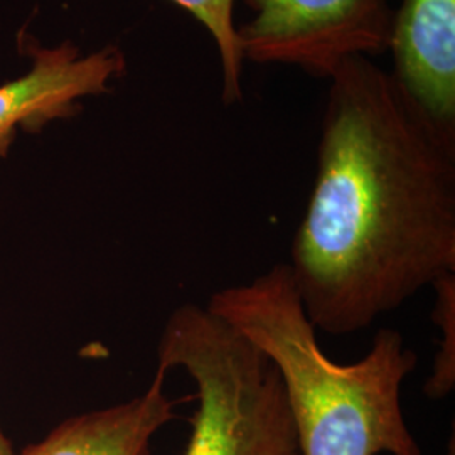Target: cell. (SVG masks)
Segmentation results:
<instances>
[{
	"instance_id": "obj_9",
	"label": "cell",
	"mask_w": 455,
	"mask_h": 455,
	"mask_svg": "<svg viewBox=\"0 0 455 455\" xmlns=\"http://www.w3.org/2000/svg\"><path fill=\"white\" fill-rule=\"evenodd\" d=\"M432 289L435 291L432 319L439 327L442 339L432 373L425 383V395L432 400H442L455 388V274L442 276Z\"/></svg>"
},
{
	"instance_id": "obj_11",
	"label": "cell",
	"mask_w": 455,
	"mask_h": 455,
	"mask_svg": "<svg viewBox=\"0 0 455 455\" xmlns=\"http://www.w3.org/2000/svg\"><path fill=\"white\" fill-rule=\"evenodd\" d=\"M447 455H455L454 439L451 440V449L447 451Z\"/></svg>"
},
{
	"instance_id": "obj_8",
	"label": "cell",
	"mask_w": 455,
	"mask_h": 455,
	"mask_svg": "<svg viewBox=\"0 0 455 455\" xmlns=\"http://www.w3.org/2000/svg\"><path fill=\"white\" fill-rule=\"evenodd\" d=\"M196 17L212 34L221 65V97L228 105L243 97V54L235 24V0H171Z\"/></svg>"
},
{
	"instance_id": "obj_1",
	"label": "cell",
	"mask_w": 455,
	"mask_h": 455,
	"mask_svg": "<svg viewBox=\"0 0 455 455\" xmlns=\"http://www.w3.org/2000/svg\"><path fill=\"white\" fill-rule=\"evenodd\" d=\"M327 80L287 267L314 327L346 336L455 274V133L371 58L351 56Z\"/></svg>"
},
{
	"instance_id": "obj_5",
	"label": "cell",
	"mask_w": 455,
	"mask_h": 455,
	"mask_svg": "<svg viewBox=\"0 0 455 455\" xmlns=\"http://www.w3.org/2000/svg\"><path fill=\"white\" fill-rule=\"evenodd\" d=\"M33 69L0 86V154L17 131H39L80 110V100L110 92L124 76L125 56L115 46L82 54L73 43L33 51Z\"/></svg>"
},
{
	"instance_id": "obj_4",
	"label": "cell",
	"mask_w": 455,
	"mask_h": 455,
	"mask_svg": "<svg viewBox=\"0 0 455 455\" xmlns=\"http://www.w3.org/2000/svg\"><path fill=\"white\" fill-rule=\"evenodd\" d=\"M251 17L236 26L244 61L300 68L319 78L351 56L390 46V0H243Z\"/></svg>"
},
{
	"instance_id": "obj_3",
	"label": "cell",
	"mask_w": 455,
	"mask_h": 455,
	"mask_svg": "<svg viewBox=\"0 0 455 455\" xmlns=\"http://www.w3.org/2000/svg\"><path fill=\"white\" fill-rule=\"evenodd\" d=\"M157 370H182L195 385L184 455H300L275 364L204 306L169 315Z\"/></svg>"
},
{
	"instance_id": "obj_2",
	"label": "cell",
	"mask_w": 455,
	"mask_h": 455,
	"mask_svg": "<svg viewBox=\"0 0 455 455\" xmlns=\"http://www.w3.org/2000/svg\"><path fill=\"white\" fill-rule=\"evenodd\" d=\"M204 307L275 364L300 455H423L402 408V387L417 368L402 332L379 329L359 361H332L287 263L212 293Z\"/></svg>"
},
{
	"instance_id": "obj_10",
	"label": "cell",
	"mask_w": 455,
	"mask_h": 455,
	"mask_svg": "<svg viewBox=\"0 0 455 455\" xmlns=\"http://www.w3.org/2000/svg\"><path fill=\"white\" fill-rule=\"evenodd\" d=\"M0 455H16L14 454V445H12L9 437L4 434L2 427H0Z\"/></svg>"
},
{
	"instance_id": "obj_6",
	"label": "cell",
	"mask_w": 455,
	"mask_h": 455,
	"mask_svg": "<svg viewBox=\"0 0 455 455\" xmlns=\"http://www.w3.org/2000/svg\"><path fill=\"white\" fill-rule=\"evenodd\" d=\"M391 75L440 129L455 133V0H402L393 11Z\"/></svg>"
},
{
	"instance_id": "obj_7",
	"label": "cell",
	"mask_w": 455,
	"mask_h": 455,
	"mask_svg": "<svg viewBox=\"0 0 455 455\" xmlns=\"http://www.w3.org/2000/svg\"><path fill=\"white\" fill-rule=\"evenodd\" d=\"M165 379L167 374L156 370L144 393L66 419L19 455H152V440L174 419Z\"/></svg>"
}]
</instances>
